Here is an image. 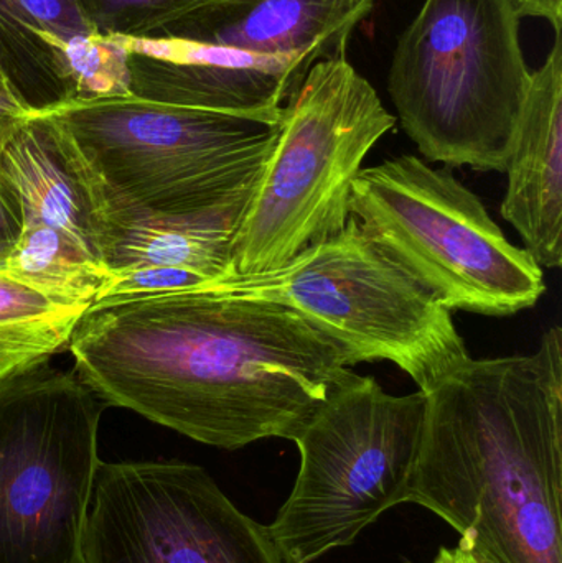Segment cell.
I'll return each instance as SVG.
<instances>
[{"instance_id":"6da1fadb","label":"cell","mask_w":562,"mask_h":563,"mask_svg":"<svg viewBox=\"0 0 562 563\" xmlns=\"http://www.w3.org/2000/svg\"><path fill=\"white\" fill-rule=\"evenodd\" d=\"M68 347L108 406L224 450L294 440L352 373L296 311L200 290L96 301Z\"/></svg>"},{"instance_id":"7a4b0ae2","label":"cell","mask_w":562,"mask_h":563,"mask_svg":"<svg viewBox=\"0 0 562 563\" xmlns=\"http://www.w3.org/2000/svg\"><path fill=\"white\" fill-rule=\"evenodd\" d=\"M426 396L406 503L488 563H562V330L537 353L465 360Z\"/></svg>"},{"instance_id":"3957f363","label":"cell","mask_w":562,"mask_h":563,"mask_svg":"<svg viewBox=\"0 0 562 563\" xmlns=\"http://www.w3.org/2000/svg\"><path fill=\"white\" fill-rule=\"evenodd\" d=\"M36 111L78 148L106 211L154 214L198 213L247 197L283 122V115L180 108L134 96L71 99Z\"/></svg>"},{"instance_id":"277c9868","label":"cell","mask_w":562,"mask_h":563,"mask_svg":"<svg viewBox=\"0 0 562 563\" xmlns=\"http://www.w3.org/2000/svg\"><path fill=\"white\" fill-rule=\"evenodd\" d=\"M510 0H425L399 35L388 92L422 157L505 172L531 69Z\"/></svg>"},{"instance_id":"5b68a950","label":"cell","mask_w":562,"mask_h":563,"mask_svg":"<svg viewBox=\"0 0 562 563\" xmlns=\"http://www.w3.org/2000/svg\"><path fill=\"white\" fill-rule=\"evenodd\" d=\"M395 124L346 56L313 63L284 106L276 144L238 224L234 274L279 269L337 236L366 155Z\"/></svg>"},{"instance_id":"8992f818","label":"cell","mask_w":562,"mask_h":563,"mask_svg":"<svg viewBox=\"0 0 562 563\" xmlns=\"http://www.w3.org/2000/svg\"><path fill=\"white\" fill-rule=\"evenodd\" d=\"M190 290L283 305L340 347L350 366L389 361L421 393L471 357L451 311L350 217L337 236L269 273L230 274Z\"/></svg>"},{"instance_id":"52a82bcc","label":"cell","mask_w":562,"mask_h":563,"mask_svg":"<svg viewBox=\"0 0 562 563\" xmlns=\"http://www.w3.org/2000/svg\"><path fill=\"white\" fill-rule=\"evenodd\" d=\"M350 217L442 308L510 317L538 303L543 271L451 168L415 155L362 168Z\"/></svg>"},{"instance_id":"ba28073f","label":"cell","mask_w":562,"mask_h":563,"mask_svg":"<svg viewBox=\"0 0 562 563\" xmlns=\"http://www.w3.org/2000/svg\"><path fill=\"white\" fill-rule=\"evenodd\" d=\"M425 393L392 396L350 373L294 437L300 468L267 526L287 563L349 548L383 512L406 503L425 423Z\"/></svg>"},{"instance_id":"9c48e42d","label":"cell","mask_w":562,"mask_h":563,"mask_svg":"<svg viewBox=\"0 0 562 563\" xmlns=\"http://www.w3.org/2000/svg\"><path fill=\"white\" fill-rule=\"evenodd\" d=\"M106 407L48 361L0 380V563H79Z\"/></svg>"},{"instance_id":"30bf717a","label":"cell","mask_w":562,"mask_h":563,"mask_svg":"<svg viewBox=\"0 0 562 563\" xmlns=\"http://www.w3.org/2000/svg\"><path fill=\"white\" fill-rule=\"evenodd\" d=\"M79 563H287L210 473L184 462L99 463Z\"/></svg>"},{"instance_id":"8fae6325","label":"cell","mask_w":562,"mask_h":563,"mask_svg":"<svg viewBox=\"0 0 562 563\" xmlns=\"http://www.w3.org/2000/svg\"><path fill=\"white\" fill-rule=\"evenodd\" d=\"M129 92L158 104L236 114L283 115L313 65L187 38H125Z\"/></svg>"},{"instance_id":"7c38bea8","label":"cell","mask_w":562,"mask_h":563,"mask_svg":"<svg viewBox=\"0 0 562 563\" xmlns=\"http://www.w3.org/2000/svg\"><path fill=\"white\" fill-rule=\"evenodd\" d=\"M0 195L22 227L56 228L102 263L101 187L66 132L35 109L0 155Z\"/></svg>"},{"instance_id":"4fadbf2b","label":"cell","mask_w":562,"mask_h":563,"mask_svg":"<svg viewBox=\"0 0 562 563\" xmlns=\"http://www.w3.org/2000/svg\"><path fill=\"white\" fill-rule=\"evenodd\" d=\"M502 217L524 250L547 269L562 266V30L540 68L531 71L527 101L508 155Z\"/></svg>"},{"instance_id":"5bb4252c","label":"cell","mask_w":562,"mask_h":563,"mask_svg":"<svg viewBox=\"0 0 562 563\" xmlns=\"http://www.w3.org/2000/svg\"><path fill=\"white\" fill-rule=\"evenodd\" d=\"M365 19L335 0H236L201 16L181 38L316 63L346 56Z\"/></svg>"},{"instance_id":"9a60e30c","label":"cell","mask_w":562,"mask_h":563,"mask_svg":"<svg viewBox=\"0 0 562 563\" xmlns=\"http://www.w3.org/2000/svg\"><path fill=\"white\" fill-rule=\"evenodd\" d=\"M250 195L198 213L106 211L102 263L111 274L132 267H174L211 280L230 276L234 234Z\"/></svg>"},{"instance_id":"2e32d148","label":"cell","mask_w":562,"mask_h":563,"mask_svg":"<svg viewBox=\"0 0 562 563\" xmlns=\"http://www.w3.org/2000/svg\"><path fill=\"white\" fill-rule=\"evenodd\" d=\"M89 307L49 297L0 271V380L68 347Z\"/></svg>"},{"instance_id":"e0dca14e","label":"cell","mask_w":562,"mask_h":563,"mask_svg":"<svg viewBox=\"0 0 562 563\" xmlns=\"http://www.w3.org/2000/svg\"><path fill=\"white\" fill-rule=\"evenodd\" d=\"M2 273L49 297L91 305L111 277L78 241L43 224L22 227Z\"/></svg>"},{"instance_id":"ac0fdd59","label":"cell","mask_w":562,"mask_h":563,"mask_svg":"<svg viewBox=\"0 0 562 563\" xmlns=\"http://www.w3.org/2000/svg\"><path fill=\"white\" fill-rule=\"evenodd\" d=\"M236 0H75L92 32L125 38H181L201 16Z\"/></svg>"},{"instance_id":"d6986e66","label":"cell","mask_w":562,"mask_h":563,"mask_svg":"<svg viewBox=\"0 0 562 563\" xmlns=\"http://www.w3.org/2000/svg\"><path fill=\"white\" fill-rule=\"evenodd\" d=\"M49 40L68 69L75 99L131 96L125 68L128 53L115 36L99 33L63 36L49 32Z\"/></svg>"},{"instance_id":"ffe728a7","label":"cell","mask_w":562,"mask_h":563,"mask_svg":"<svg viewBox=\"0 0 562 563\" xmlns=\"http://www.w3.org/2000/svg\"><path fill=\"white\" fill-rule=\"evenodd\" d=\"M210 280L195 271L174 269V267H132V269L112 273L96 301L190 290Z\"/></svg>"},{"instance_id":"44dd1931","label":"cell","mask_w":562,"mask_h":563,"mask_svg":"<svg viewBox=\"0 0 562 563\" xmlns=\"http://www.w3.org/2000/svg\"><path fill=\"white\" fill-rule=\"evenodd\" d=\"M26 19L45 26L55 35L95 33L88 25L75 0H9Z\"/></svg>"},{"instance_id":"7402d4cb","label":"cell","mask_w":562,"mask_h":563,"mask_svg":"<svg viewBox=\"0 0 562 563\" xmlns=\"http://www.w3.org/2000/svg\"><path fill=\"white\" fill-rule=\"evenodd\" d=\"M33 109L19 95L9 79L0 76V155L15 132L29 121Z\"/></svg>"},{"instance_id":"603a6c76","label":"cell","mask_w":562,"mask_h":563,"mask_svg":"<svg viewBox=\"0 0 562 563\" xmlns=\"http://www.w3.org/2000/svg\"><path fill=\"white\" fill-rule=\"evenodd\" d=\"M520 19H541L550 22L554 32L562 30V0H510Z\"/></svg>"},{"instance_id":"cb8c5ba5","label":"cell","mask_w":562,"mask_h":563,"mask_svg":"<svg viewBox=\"0 0 562 563\" xmlns=\"http://www.w3.org/2000/svg\"><path fill=\"white\" fill-rule=\"evenodd\" d=\"M22 223L9 201L0 195V271L19 240Z\"/></svg>"},{"instance_id":"d4e9b609","label":"cell","mask_w":562,"mask_h":563,"mask_svg":"<svg viewBox=\"0 0 562 563\" xmlns=\"http://www.w3.org/2000/svg\"><path fill=\"white\" fill-rule=\"evenodd\" d=\"M432 563H488L481 555L474 554L471 549L459 544L458 548H442Z\"/></svg>"},{"instance_id":"484cf974","label":"cell","mask_w":562,"mask_h":563,"mask_svg":"<svg viewBox=\"0 0 562 563\" xmlns=\"http://www.w3.org/2000/svg\"><path fill=\"white\" fill-rule=\"evenodd\" d=\"M335 2L342 3V5L349 7V9L356 10V12L368 16L370 13H372L373 7H375L376 0H335Z\"/></svg>"}]
</instances>
